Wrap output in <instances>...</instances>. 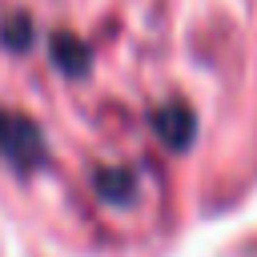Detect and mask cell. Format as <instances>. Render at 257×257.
<instances>
[{
	"label": "cell",
	"instance_id": "1",
	"mask_svg": "<svg viewBox=\"0 0 257 257\" xmlns=\"http://www.w3.org/2000/svg\"><path fill=\"white\" fill-rule=\"evenodd\" d=\"M0 153L20 165V169H32L44 161V133L36 120L12 112V108H0Z\"/></svg>",
	"mask_w": 257,
	"mask_h": 257
},
{
	"label": "cell",
	"instance_id": "2",
	"mask_svg": "<svg viewBox=\"0 0 257 257\" xmlns=\"http://www.w3.org/2000/svg\"><path fill=\"white\" fill-rule=\"evenodd\" d=\"M153 128L173 153H181V149H189V141L197 133V120H193V112L185 104H165V108L153 112Z\"/></svg>",
	"mask_w": 257,
	"mask_h": 257
},
{
	"label": "cell",
	"instance_id": "3",
	"mask_svg": "<svg viewBox=\"0 0 257 257\" xmlns=\"http://www.w3.org/2000/svg\"><path fill=\"white\" fill-rule=\"evenodd\" d=\"M52 60H56L64 72H84V64H88V52H84V44H80L76 36H68V32H56V36H52Z\"/></svg>",
	"mask_w": 257,
	"mask_h": 257
},
{
	"label": "cell",
	"instance_id": "4",
	"mask_svg": "<svg viewBox=\"0 0 257 257\" xmlns=\"http://www.w3.org/2000/svg\"><path fill=\"white\" fill-rule=\"evenodd\" d=\"M96 189L108 201H128L133 197V173H124V169H100L96 173Z\"/></svg>",
	"mask_w": 257,
	"mask_h": 257
},
{
	"label": "cell",
	"instance_id": "5",
	"mask_svg": "<svg viewBox=\"0 0 257 257\" xmlns=\"http://www.w3.org/2000/svg\"><path fill=\"white\" fill-rule=\"evenodd\" d=\"M0 32H4V40H8V44H12V48H24V44H28V40H32V24H28V20H24V16H20V12H16V16H8V20H4V28H0Z\"/></svg>",
	"mask_w": 257,
	"mask_h": 257
}]
</instances>
